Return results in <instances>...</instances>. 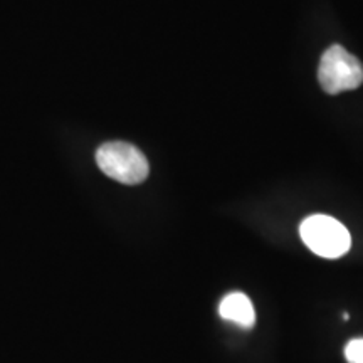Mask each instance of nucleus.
<instances>
[{"mask_svg":"<svg viewBox=\"0 0 363 363\" xmlns=\"http://www.w3.org/2000/svg\"><path fill=\"white\" fill-rule=\"evenodd\" d=\"M306 247L325 259H338L350 251L352 238L342 222L325 214L306 217L299 225Z\"/></svg>","mask_w":363,"mask_h":363,"instance_id":"nucleus-1","label":"nucleus"},{"mask_svg":"<svg viewBox=\"0 0 363 363\" xmlns=\"http://www.w3.org/2000/svg\"><path fill=\"white\" fill-rule=\"evenodd\" d=\"M96 163L104 175L125 185H136L148 177L147 157L125 142L104 143L96 152Z\"/></svg>","mask_w":363,"mask_h":363,"instance_id":"nucleus-2","label":"nucleus"},{"mask_svg":"<svg viewBox=\"0 0 363 363\" xmlns=\"http://www.w3.org/2000/svg\"><path fill=\"white\" fill-rule=\"evenodd\" d=\"M318 81L328 94L355 89L363 83V66L343 45L335 44L321 56Z\"/></svg>","mask_w":363,"mask_h":363,"instance_id":"nucleus-3","label":"nucleus"},{"mask_svg":"<svg viewBox=\"0 0 363 363\" xmlns=\"http://www.w3.org/2000/svg\"><path fill=\"white\" fill-rule=\"evenodd\" d=\"M219 315L225 321L240 326V328H252L256 323V311L244 293H229L222 298L219 305Z\"/></svg>","mask_w":363,"mask_h":363,"instance_id":"nucleus-4","label":"nucleus"},{"mask_svg":"<svg viewBox=\"0 0 363 363\" xmlns=\"http://www.w3.org/2000/svg\"><path fill=\"white\" fill-rule=\"evenodd\" d=\"M345 357L348 363H363V338H355L345 347Z\"/></svg>","mask_w":363,"mask_h":363,"instance_id":"nucleus-5","label":"nucleus"}]
</instances>
